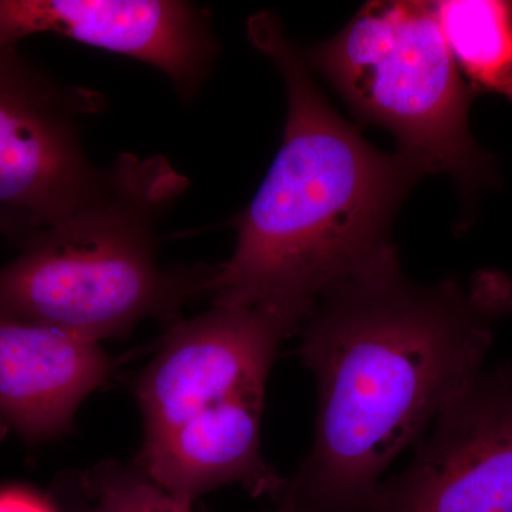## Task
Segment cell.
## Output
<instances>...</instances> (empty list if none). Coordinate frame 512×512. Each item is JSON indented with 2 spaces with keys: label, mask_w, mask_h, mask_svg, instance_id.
<instances>
[{
  "label": "cell",
  "mask_w": 512,
  "mask_h": 512,
  "mask_svg": "<svg viewBox=\"0 0 512 512\" xmlns=\"http://www.w3.org/2000/svg\"><path fill=\"white\" fill-rule=\"evenodd\" d=\"M511 312L512 279L497 271L420 285L397 264L326 293L299 332L315 441L282 495L299 512H369L384 470L483 370Z\"/></svg>",
  "instance_id": "1"
},
{
  "label": "cell",
  "mask_w": 512,
  "mask_h": 512,
  "mask_svg": "<svg viewBox=\"0 0 512 512\" xmlns=\"http://www.w3.org/2000/svg\"><path fill=\"white\" fill-rule=\"evenodd\" d=\"M252 45L281 73L288 116L274 163L241 214L234 254L215 265L214 303L259 306L299 328L336 286L400 264L392 225L427 175L402 153H383L339 116L269 12L248 20Z\"/></svg>",
  "instance_id": "2"
},
{
  "label": "cell",
  "mask_w": 512,
  "mask_h": 512,
  "mask_svg": "<svg viewBox=\"0 0 512 512\" xmlns=\"http://www.w3.org/2000/svg\"><path fill=\"white\" fill-rule=\"evenodd\" d=\"M188 180L163 156L121 154L82 210L22 242L0 268V312L99 343L141 320L174 325L215 266H161L156 227Z\"/></svg>",
  "instance_id": "3"
},
{
  "label": "cell",
  "mask_w": 512,
  "mask_h": 512,
  "mask_svg": "<svg viewBox=\"0 0 512 512\" xmlns=\"http://www.w3.org/2000/svg\"><path fill=\"white\" fill-rule=\"evenodd\" d=\"M363 126L389 131L426 174L476 190L493 164L473 140V90L448 50L433 2L373 0L338 35L302 52Z\"/></svg>",
  "instance_id": "4"
},
{
  "label": "cell",
  "mask_w": 512,
  "mask_h": 512,
  "mask_svg": "<svg viewBox=\"0 0 512 512\" xmlns=\"http://www.w3.org/2000/svg\"><path fill=\"white\" fill-rule=\"evenodd\" d=\"M103 109L100 93L59 82L19 47L0 50V211L43 229L92 202L106 170L87 157L80 123Z\"/></svg>",
  "instance_id": "5"
},
{
  "label": "cell",
  "mask_w": 512,
  "mask_h": 512,
  "mask_svg": "<svg viewBox=\"0 0 512 512\" xmlns=\"http://www.w3.org/2000/svg\"><path fill=\"white\" fill-rule=\"evenodd\" d=\"M299 332L292 320L259 306L214 303L197 318L178 320L134 389L144 441L214 404L265 393L279 346Z\"/></svg>",
  "instance_id": "6"
},
{
  "label": "cell",
  "mask_w": 512,
  "mask_h": 512,
  "mask_svg": "<svg viewBox=\"0 0 512 512\" xmlns=\"http://www.w3.org/2000/svg\"><path fill=\"white\" fill-rule=\"evenodd\" d=\"M369 512H512V365L481 370Z\"/></svg>",
  "instance_id": "7"
},
{
  "label": "cell",
  "mask_w": 512,
  "mask_h": 512,
  "mask_svg": "<svg viewBox=\"0 0 512 512\" xmlns=\"http://www.w3.org/2000/svg\"><path fill=\"white\" fill-rule=\"evenodd\" d=\"M56 33L150 64L187 103L207 82L218 43L204 9L180 0H0V50Z\"/></svg>",
  "instance_id": "8"
},
{
  "label": "cell",
  "mask_w": 512,
  "mask_h": 512,
  "mask_svg": "<svg viewBox=\"0 0 512 512\" xmlns=\"http://www.w3.org/2000/svg\"><path fill=\"white\" fill-rule=\"evenodd\" d=\"M113 369L99 343L0 312V416L26 439H52L69 429L80 404Z\"/></svg>",
  "instance_id": "9"
},
{
  "label": "cell",
  "mask_w": 512,
  "mask_h": 512,
  "mask_svg": "<svg viewBox=\"0 0 512 512\" xmlns=\"http://www.w3.org/2000/svg\"><path fill=\"white\" fill-rule=\"evenodd\" d=\"M265 393H249L201 410L173 430L144 441L137 467L178 500L239 484L252 497L279 500L288 480L261 453Z\"/></svg>",
  "instance_id": "10"
},
{
  "label": "cell",
  "mask_w": 512,
  "mask_h": 512,
  "mask_svg": "<svg viewBox=\"0 0 512 512\" xmlns=\"http://www.w3.org/2000/svg\"><path fill=\"white\" fill-rule=\"evenodd\" d=\"M444 40L460 73L476 92L512 101V2H433Z\"/></svg>",
  "instance_id": "11"
},
{
  "label": "cell",
  "mask_w": 512,
  "mask_h": 512,
  "mask_svg": "<svg viewBox=\"0 0 512 512\" xmlns=\"http://www.w3.org/2000/svg\"><path fill=\"white\" fill-rule=\"evenodd\" d=\"M83 512H194L192 504L158 487L136 466L103 463L80 474Z\"/></svg>",
  "instance_id": "12"
},
{
  "label": "cell",
  "mask_w": 512,
  "mask_h": 512,
  "mask_svg": "<svg viewBox=\"0 0 512 512\" xmlns=\"http://www.w3.org/2000/svg\"><path fill=\"white\" fill-rule=\"evenodd\" d=\"M0 512H56L39 495L20 488L0 491Z\"/></svg>",
  "instance_id": "13"
},
{
  "label": "cell",
  "mask_w": 512,
  "mask_h": 512,
  "mask_svg": "<svg viewBox=\"0 0 512 512\" xmlns=\"http://www.w3.org/2000/svg\"><path fill=\"white\" fill-rule=\"evenodd\" d=\"M40 231L36 225L13 212L0 211V237H6L22 244L26 238Z\"/></svg>",
  "instance_id": "14"
},
{
  "label": "cell",
  "mask_w": 512,
  "mask_h": 512,
  "mask_svg": "<svg viewBox=\"0 0 512 512\" xmlns=\"http://www.w3.org/2000/svg\"><path fill=\"white\" fill-rule=\"evenodd\" d=\"M278 501V508H276L274 512H299L298 510H296L295 505L291 503V500H289V498H286L285 495H281Z\"/></svg>",
  "instance_id": "15"
}]
</instances>
